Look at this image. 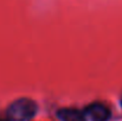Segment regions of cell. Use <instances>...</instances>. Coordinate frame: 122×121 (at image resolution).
I'll use <instances>...</instances> for the list:
<instances>
[{
  "mask_svg": "<svg viewBox=\"0 0 122 121\" xmlns=\"http://www.w3.org/2000/svg\"><path fill=\"white\" fill-rule=\"evenodd\" d=\"M38 106L29 97H20L13 101L6 110L8 121H30L36 116Z\"/></svg>",
  "mask_w": 122,
  "mask_h": 121,
  "instance_id": "1",
  "label": "cell"
},
{
  "mask_svg": "<svg viewBox=\"0 0 122 121\" xmlns=\"http://www.w3.org/2000/svg\"><path fill=\"white\" fill-rule=\"evenodd\" d=\"M83 113L86 120L89 119L90 121H108L112 115L108 106L101 102H94L88 105L83 110Z\"/></svg>",
  "mask_w": 122,
  "mask_h": 121,
  "instance_id": "2",
  "label": "cell"
},
{
  "mask_svg": "<svg viewBox=\"0 0 122 121\" xmlns=\"http://www.w3.org/2000/svg\"><path fill=\"white\" fill-rule=\"evenodd\" d=\"M57 118L61 121H88L84 113L76 108H62L57 112Z\"/></svg>",
  "mask_w": 122,
  "mask_h": 121,
  "instance_id": "3",
  "label": "cell"
},
{
  "mask_svg": "<svg viewBox=\"0 0 122 121\" xmlns=\"http://www.w3.org/2000/svg\"><path fill=\"white\" fill-rule=\"evenodd\" d=\"M0 121H6V120H0ZM7 121H8V120H7Z\"/></svg>",
  "mask_w": 122,
  "mask_h": 121,
  "instance_id": "4",
  "label": "cell"
}]
</instances>
